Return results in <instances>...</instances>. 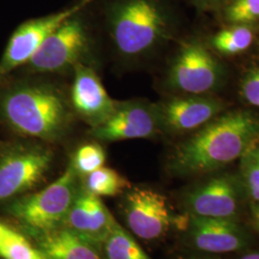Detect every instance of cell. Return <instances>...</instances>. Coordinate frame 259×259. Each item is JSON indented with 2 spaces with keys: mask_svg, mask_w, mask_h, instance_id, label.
I'll return each instance as SVG.
<instances>
[{
  "mask_svg": "<svg viewBox=\"0 0 259 259\" xmlns=\"http://www.w3.org/2000/svg\"><path fill=\"white\" fill-rule=\"evenodd\" d=\"M77 120L68 89L53 77L15 71L0 80V127L12 137L58 143Z\"/></svg>",
  "mask_w": 259,
  "mask_h": 259,
  "instance_id": "1",
  "label": "cell"
},
{
  "mask_svg": "<svg viewBox=\"0 0 259 259\" xmlns=\"http://www.w3.org/2000/svg\"><path fill=\"white\" fill-rule=\"evenodd\" d=\"M103 19L111 58L119 69L148 61L174 36V19L163 0H105Z\"/></svg>",
  "mask_w": 259,
  "mask_h": 259,
  "instance_id": "2",
  "label": "cell"
},
{
  "mask_svg": "<svg viewBox=\"0 0 259 259\" xmlns=\"http://www.w3.org/2000/svg\"><path fill=\"white\" fill-rule=\"evenodd\" d=\"M258 139L257 116L249 111H230L181 142L170 157L169 168L182 176L214 171L243 157Z\"/></svg>",
  "mask_w": 259,
  "mask_h": 259,
  "instance_id": "3",
  "label": "cell"
},
{
  "mask_svg": "<svg viewBox=\"0 0 259 259\" xmlns=\"http://www.w3.org/2000/svg\"><path fill=\"white\" fill-rule=\"evenodd\" d=\"M77 12L53 31L17 71L50 77L72 75L80 65L99 69L100 46L87 10Z\"/></svg>",
  "mask_w": 259,
  "mask_h": 259,
  "instance_id": "4",
  "label": "cell"
},
{
  "mask_svg": "<svg viewBox=\"0 0 259 259\" xmlns=\"http://www.w3.org/2000/svg\"><path fill=\"white\" fill-rule=\"evenodd\" d=\"M81 188V177L69 162L65 172L52 184L8 203L6 212L26 234L57 229L64 225Z\"/></svg>",
  "mask_w": 259,
  "mask_h": 259,
  "instance_id": "5",
  "label": "cell"
},
{
  "mask_svg": "<svg viewBox=\"0 0 259 259\" xmlns=\"http://www.w3.org/2000/svg\"><path fill=\"white\" fill-rule=\"evenodd\" d=\"M48 143L13 137L0 141V205L36 189L53 166Z\"/></svg>",
  "mask_w": 259,
  "mask_h": 259,
  "instance_id": "6",
  "label": "cell"
},
{
  "mask_svg": "<svg viewBox=\"0 0 259 259\" xmlns=\"http://www.w3.org/2000/svg\"><path fill=\"white\" fill-rule=\"evenodd\" d=\"M224 68L199 41L185 40L178 47L163 78V88L175 95H203L224 80Z\"/></svg>",
  "mask_w": 259,
  "mask_h": 259,
  "instance_id": "7",
  "label": "cell"
},
{
  "mask_svg": "<svg viewBox=\"0 0 259 259\" xmlns=\"http://www.w3.org/2000/svg\"><path fill=\"white\" fill-rule=\"evenodd\" d=\"M94 1L79 0L70 7L57 13L22 22L11 35L0 58V80L25 65L53 31Z\"/></svg>",
  "mask_w": 259,
  "mask_h": 259,
  "instance_id": "8",
  "label": "cell"
},
{
  "mask_svg": "<svg viewBox=\"0 0 259 259\" xmlns=\"http://www.w3.org/2000/svg\"><path fill=\"white\" fill-rule=\"evenodd\" d=\"M160 131L157 105L141 99L117 101L110 117L90 128L89 135L98 141L151 139Z\"/></svg>",
  "mask_w": 259,
  "mask_h": 259,
  "instance_id": "9",
  "label": "cell"
},
{
  "mask_svg": "<svg viewBox=\"0 0 259 259\" xmlns=\"http://www.w3.org/2000/svg\"><path fill=\"white\" fill-rule=\"evenodd\" d=\"M124 215L130 230L144 240L161 237L171 224L166 198L145 187L127 190L124 199Z\"/></svg>",
  "mask_w": 259,
  "mask_h": 259,
  "instance_id": "10",
  "label": "cell"
},
{
  "mask_svg": "<svg viewBox=\"0 0 259 259\" xmlns=\"http://www.w3.org/2000/svg\"><path fill=\"white\" fill-rule=\"evenodd\" d=\"M71 76L72 83L68 93L77 118L90 128L101 125L110 117L117 101L107 93L98 69L80 65Z\"/></svg>",
  "mask_w": 259,
  "mask_h": 259,
  "instance_id": "11",
  "label": "cell"
},
{
  "mask_svg": "<svg viewBox=\"0 0 259 259\" xmlns=\"http://www.w3.org/2000/svg\"><path fill=\"white\" fill-rule=\"evenodd\" d=\"M160 131L184 134L199 129L222 111V102L202 95H175L157 103Z\"/></svg>",
  "mask_w": 259,
  "mask_h": 259,
  "instance_id": "12",
  "label": "cell"
},
{
  "mask_svg": "<svg viewBox=\"0 0 259 259\" xmlns=\"http://www.w3.org/2000/svg\"><path fill=\"white\" fill-rule=\"evenodd\" d=\"M185 204L192 215L232 219L239 204L238 185L229 175L214 177L186 195Z\"/></svg>",
  "mask_w": 259,
  "mask_h": 259,
  "instance_id": "13",
  "label": "cell"
},
{
  "mask_svg": "<svg viewBox=\"0 0 259 259\" xmlns=\"http://www.w3.org/2000/svg\"><path fill=\"white\" fill-rule=\"evenodd\" d=\"M115 221L101 199L88 192L82 185L63 226L84 239L101 246Z\"/></svg>",
  "mask_w": 259,
  "mask_h": 259,
  "instance_id": "14",
  "label": "cell"
},
{
  "mask_svg": "<svg viewBox=\"0 0 259 259\" xmlns=\"http://www.w3.org/2000/svg\"><path fill=\"white\" fill-rule=\"evenodd\" d=\"M189 232L196 248L206 252H232L246 245L242 228L232 219L192 215L189 220Z\"/></svg>",
  "mask_w": 259,
  "mask_h": 259,
  "instance_id": "15",
  "label": "cell"
},
{
  "mask_svg": "<svg viewBox=\"0 0 259 259\" xmlns=\"http://www.w3.org/2000/svg\"><path fill=\"white\" fill-rule=\"evenodd\" d=\"M48 259H103L100 246L64 226L28 234Z\"/></svg>",
  "mask_w": 259,
  "mask_h": 259,
  "instance_id": "16",
  "label": "cell"
},
{
  "mask_svg": "<svg viewBox=\"0 0 259 259\" xmlns=\"http://www.w3.org/2000/svg\"><path fill=\"white\" fill-rule=\"evenodd\" d=\"M83 179V188L97 197H114L131 188L125 177L109 167H100Z\"/></svg>",
  "mask_w": 259,
  "mask_h": 259,
  "instance_id": "17",
  "label": "cell"
},
{
  "mask_svg": "<svg viewBox=\"0 0 259 259\" xmlns=\"http://www.w3.org/2000/svg\"><path fill=\"white\" fill-rule=\"evenodd\" d=\"M0 239V257L3 259H48L36 244L1 221Z\"/></svg>",
  "mask_w": 259,
  "mask_h": 259,
  "instance_id": "18",
  "label": "cell"
},
{
  "mask_svg": "<svg viewBox=\"0 0 259 259\" xmlns=\"http://www.w3.org/2000/svg\"><path fill=\"white\" fill-rule=\"evenodd\" d=\"M103 245L107 259H151L116 221Z\"/></svg>",
  "mask_w": 259,
  "mask_h": 259,
  "instance_id": "19",
  "label": "cell"
},
{
  "mask_svg": "<svg viewBox=\"0 0 259 259\" xmlns=\"http://www.w3.org/2000/svg\"><path fill=\"white\" fill-rule=\"evenodd\" d=\"M253 41V33L246 25H234L218 32L211 39L213 47L225 55L246 51Z\"/></svg>",
  "mask_w": 259,
  "mask_h": 259,
  "instance_id": "20",
  "label": "cell"
},
{
  "mask_svg": "<svg viewBox=\"0 0 259 259\" xmlns=\"http://www.w3.org/2000/svg\"><path fill=\"white\" fill-rule=\"evenodd\" d=\"M106 158L102 145L97 142H88L76 149L70 163L80 177H84L104 166Z\"/></svg>",
  "mask_w": 259,
  "mask_h": 259,
  "instance_id": "21",
  "label": "cell"
},
{
  "mask_svg": "<svg viewBox=\"0 0 259 259\" xmlns=\"http://www.w3.org/2000/svg\"><path fill=\"white\" fill-rule=\"evenodd\" d=\"M227 21L246 25L259 19V0H232L225 10Z\"/></svg>",
  "mask_w": 259,
  "mask_h": 259,
  "instance_id": "22",
  "label": "cell"
},
{
  "mask_svg": "<svg viewBox=\"0 0 259 259\" xmlns=\"http://www.w3.org/2000/svg\"><path fill=\"white\" fill-rule=\"evenodd\" d=\"M243 173L250 196L259 203V152L256 146L252 145L244 154Z\"/></svg>",
  "mask_w": 259,
  "mask_h": 259,
  "instance_id": "23",
  "label": "cell"
},
{
  "mask_svg": "<svg viewBox=\"0 0 259 259\" xmlns=\"http://www.w3.org/2000/svg\"><path fill=\"white\" fill-rule=\"evenodd\" d=\"M240 93L246 102L259 108V66L245 75L241 82Z\"/></svg>",
  "mask_w": 259,
  "mask_h": 259,
  "instance_id": "24",
  "label": "cell"
},
{
  "mask_svg": "<svg viewBox=\"0 0 259 259\" xmlns=\"http://www.w3.org/2000/svg\"><path fill=\"white\" fill-rule=\"evenodd\" d=\"M241 259H259V252H253V253H249L244 255Z\"/></svg>",
  "mask_w": 259,
  "mask_h": 259,
  "instance_id": "25",
  "label": "cell"
},
{
  "mask_svg": "<svg viewBox=\"0 0 259 259\" xmlns=\"http://www.w3.org/2000/svg\"><path fill=\"white\" fill-rule=\"evenodd\" d=\"M253 215H254V220H255L256 226H257V228H258L259 230V206L254 207V209H253Z\"/></svg>",
  "mask_w": 259,
  "mask_h": 259,
  "instance_id": "26",
  "label": "cell"
},
{
  "mask_svg": "<svg viewBox=\"0 0 259 259\" xmlns=\"http://www.w3.org/2000/svg\"><path fill=\"white\" fill-rule=\"evenodd\" d=\"M0 250H1V239H0Z\"/></svg>",
  "mask_w": 259,
  "mask_h": 259,
  "instance_id": "27",
  "label": "cell"
},
{
  "mask_svg": "<svg viewBox=\"0 0 259 259\" xmlns=\"http://www.w3.org/2000/svg\"><path fill=\"white\" fill-rule=\"evenodd\" d=\"M202 1H204V0H202ZM204 1H211V0H204Z\"/></svg>",
  "mask_w": 259,
  "mask_h": 259,
  "instance_id": "28",
  "label": "cell"
},
{
  "mask_svg": "<svg viewBox=\"0 0 259 259\" xmlns=\"http://www.w3.org/2000/svg\"><path fill=\"white\" fill-rule=\"evenodd\" d=\"M256 148H257V150H258V152H259V146H256Z\"/></svg>",
  "mask_w": 259,
  "mask_h": 259,
  "instance_id": "29",
  "label": "cell"
}]
</instances>
